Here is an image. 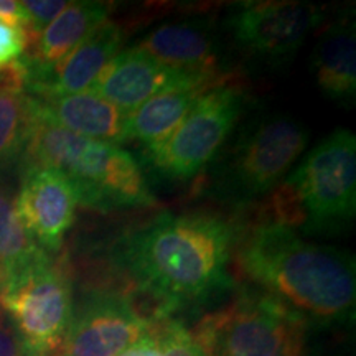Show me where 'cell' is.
I'll return each mask as SVG.
<instances>
[{"instance_id":"obj_27","label":"cell","mask_w":356,"mask_h":356,"mask_svg":"<svg viewBox=\"0 0 356 356\" xmlns=\"http://www.w3.org/2000/svg\"><path fill=\"white\" fill-rule=\"evenodd\" d=\"M26 81V71L22 61H17L10 68L6 71H0V88L2 86H17L25 89Z\"/></svg>"},{"instance_id":"obj_3","label":"cell","mask_w":356,"mask_h":356,"mask_svg":"<svg viewBox=\"0 0 356 356\" xmlns=\"http://www.w3.org/2000/svg\"><path fill=\"white\" fill-rule=\"evenodd\" d=\"M24 168L61 172L73 184L79 207L97 211L149 208L157 203L136 159L122 147L66 131L35 114Z\"/></svg>"},{"instance_id":"obj_19","label":"cell","mask_w":356,"mask_h":356,"mask_svg":"<svg viewBox=\"0 0 356 356\" xmlns=\"http://www.w3.org/2000/svg\"><path fill=\"white\" fill-rule=\"evenodd\" d=\"M32 126V96L17 86L0 88V172L24 159Z\"/></svg>"},{"instance_id":"obj_21","label":"cell","mask_w":356,"mask_h":356,"mask_svg":"<svg viewBox=\"0 0 356 356\" xmlns=\"http://www.w3.org/2000/svg\"><path fill=\"white\" fill-rule=\"evenodd\" d=\"M159 328L162 340L160 356H207L184 323L172 317L162 318L159 322Z\"/></svg>"},{"instance_id":"obj_1","label":"cell","mask_w":356,"mask_h":356,"mask_svg":"<svg viewBox=\"0 0 356 356\" xmlns=\"http://www.w3.org/2000/svg\"><path fill=\"white\" fill-rule=\"evenodd\" d=\"M236 241L233 225L220 216L163 213L124 238L115 262L150 302L152 317L170 318L233 286Z\"/></svg>"},{"instance_id":"obj_23","label":"cell","mask_w":356,"mask_h":356,"mask_svg":"<svg viewBox=\"0 0 356 356\" xmlns=\"http://www.w3.org/2000/svg\"><path fill=\"white\" fill-rule=\"evenodd\" d=\"M29 37L24 26L0 20V71H6L24 58Z\"/></svg>"},{"instance_id":"obj_4","label":"cell","mask_w":356,"mask_h":356,"mask_svg":"<svg viewBox=\"0 0 356 356\" xmlns=\"http://www.w3.org/2000/svg\"><path fill=\"white\" fill-rule=\"evenodd\" d=\"M356 213V139L338 129L269 193L264 218L305 233L348 226Z\"/></svg>"},{"instance_id":"obj_18","label":"cell","mask_w":356,"mask_h":356,"mask_svg":"<svg viewBox=\"0 0 356 356\" xmlns=\"http://www.w3.org/2000/svg\"><path fill=\"white\" fill-rule=\"evenodd\" d=\"M215 84L177 89L149 99L127 115L122 142L137 140L144 144L145 149L165 142L184 122L198 97Z\"/></svg>"},{"instance_id":"obj_22","label":"cell","mask_w":356,"mask_h":356,"mask_svg":"<svg viewBox=\"0 0 356 356\" xmlns=\"http://www.w3.org/2000/svg\"><path fill=\"white\" fill-rule=\"evenodd\" d=\"M68 3L70 2H63V0H25L22 2L26 13L25 32L29 37V43L42 33L65 10Z\"/></svg>"},{"instance_id":"obj_2","label":"cell","mask_w":356,"mask_h":356,"mask_svg":"<svg viewBox=\"0 0 356 356\" xmlns=\"http://www.w3.org/2000/svg\"><path fill=\"white\" fill-rule=\"evenodd\" d=\"M236 273L310 323L348 320L356 300L355 257L261 220L238 238Z\"/></svg>"},{"instance_id":"obj_26","label":"cell","mask_w":356,"mask_h":356,"mask_svg":"<svg viewBox=\"0 0 356 356\" xmlns=\"http://www.w3.org/2000/svg\"><path fill=\"white\" fill-rule=\"evenodd\" d=\"M0 20L10 22V24L26 26V13L22 2L15 0H0Z\"/></svg>"},{"instance_id":"obj_9","label":"cell","mask_w":356,"mask_h":356,"mask_svg":"<svg viewBox=\"0 0 356 356\" xmlns=\"http://www.w3.org/2000/svg\"><path fill=\"white\" fill-rule=\"evenodd\" d=\"M323 8L307 2L269 0L234 8L228 26L234 42L256 60L282 65L299 51L312 30L322 25Z\"/></svg>"},{"instance_id":"obj_20","label":"cell","mask_w":356,"mask_h":356,"mask_svg":"<svg viewBox=\"0 0 356 356\" xmlns=\"http://www.w3.org/2000/svg\"><path fill=\"white\" fill-rule=\"evenodd\" d=\"M47 254L15 211V204L0 188V280L10 277Z\"/></svg>"},{"instance_id":"obj_11","label":"cell","mask_w":356,"mask_h":356,"mask_svg":"<svg viewBox=\"0 0 356 356\" xmlns=\"http://www.w3.org/2000/svg\"><path fill=\"white\" fill-rule=\"evenodd\" d=\"M225 76L190 73L162 65L140 48L119 51L88 91L131 114L152 97L177 89L220 83Z\"/></svg>"},{"instance_id":"obj_13","label":"cell","mask_w":356,"mask_h":356,"mask_svg":"<svg viewBox=\"0 0 356 356\" xmlns=\"http://www.w3.org/2000/svg\"><path fill=\"white\" fill-rule=\"evenodd\" d=\"M124 37L121 24L104 20L60 63L26 83L25 92L33 97H60L88 91L121 50Z\"/></svg>"},{"instance_id":"obj_12","label":"cell","mask_w":356,"mask_h":356,"mask_svg":"<svg viewBox=\"0 0 356 356\" xmlns=\"http://www.w3.org/2000/svg\"><path fill=\"white\" fill-rule=\"evenodd\" d=\"M13 204L35 243L50 254L60 252L79 207L78 193L68 178L53 168L26 167Z\"/></svg>"},{"instance_id":"obj_10","label":"cell","mask_w":356,"mask_h":356,"mask_svg":"<svg viewBox=\"0 0 356 356\" xmlns=\"http://www.w3.org/2000/svg\"><path fill=\"white\" fill-rule=\"evenodd\" d=\"M152 322L126 293L95 292L74 307L55 356H118L139 340Z\"/></svg>"},{"instance_id":"obj_7","label":"cell","mask_w":356,"mask_h":356,"mask_svg":"<svg viewBox=\"0 0 356 356\" xmlns=\"http://www.w3.org/2000/svg\"><path fill=\"white\" fill-rule=\"evenodd\" d=\"M244 101L241 88L229 78L203 92L165 142L145 149L155 170L181 181L203 172L238 124Z\"/></svg>"},{"instance_id":"obj_17","label":"cell","mask_w":356,"mask_h":356,"mask_svg":"<svg viewBox=\"0 0 356 356\" xmlns=\"http://www.w3.org/2000/svg\"><path fill=\"white\" fill-rule=\"evenodd\" d=\"M318 88L332 101L350 106L356 97V30L350 17L323 29L312 58Z\"/></svg>"},{"instance_id":"obj_8","label":"cell","mask_w":356,"mask_h":356,"mask_svg":"<svg viewBox=\"0 0 356 356\" xmlns=\"http://www.w3.org/2000/svg\"><path fill=\"white\" fill-rule=\"evenodd\" d=\"M310 134L286 114L256 119L244 129L225 168L226 190L239 200L269 195L305 152Z\"/></svg>"},{"instance_id":"obj_25","label":"cell","mask_w":356,"mask_h":356,"mask_svg":"<svg viewBox=\"0 0 356 356\" xmlns=\"http://www.w3.org/2000/svg\"><path fill=\"white\" fill-rule=\"evenodd\" d=\"M0 356H29L15 327L2 309H0Z\"/></svg>"},{"instance_id":"obj_16","label":"cell","mask_w":356,"mask_h":356,"mask_svg":"<svg viewBox=\"0 0 356 356\" xmlns=\"http://www.w3.org/2000/svg\"><path fill=\"white\" fill-rule=\"evenodd\" d=\"M137 48L170 68L221 76L216 43L202 22H167L142 38Z\"/></svg>"},{"instance_id":"obj_14","label":"cell","mask_w":356,"mask_h":356,"mask_svg":"<svg viewBox=\"0 0 356 356\" xmlns=\"http://www.w3.org/2000/svg\"><path fill=\"white\" fill-rule=\"evenodd\" d=\"M109 10V3L104 2H70L26 47L20 60L26 71L25 84L42 76L68 56L97 25L108 20Z\"/></svg>"},{"instance_id":"obj_5","label":"cell","mask_w":356,"mask_h":356,"mask_svg":"<svg viewBox=\"0 0 356 356\" xmlns=\"http://www.w3.org/2000/svg\"><path fill=\"white\" fill-rule=\"evenodd\" d=\"M309 322L262 292L210 312L191 335L207 356H304Z\"/></svg>"},{"instance_id":"obj_24","label":"cell","mask_w":356,"mask_h":356,"mask_svg":"<svg viewBox=\"0 0 356 356\" xmlns=\"http://www.w3.org/2000/svg\"><path fill=\"white\" fill-rule=\"evenodd\" d=\"M160 320L162 318L154 320L149 330L118 356H160V353H162V340H160L159 328Z\"/></svg>"},{"instance_id":"obj_15","label":"cell","mask_w":356,"mask_h":356,"mask_svg":"<svg viewBox=\"0 0 356 356\" xmlns=\"http://www.w3.org/2000/svg\"><path fill=\"white\" fill-rule=\"evenodd\" d=\"M35 114L92 140L121 144L127 115L91 91L60 97H33Z\"/></svg>"},{"instance_id":"obj_6","label":"cell","mask_w":356,"mask_h":356,"mask_svg":"<svg viewBox=\"0 0 356 356\" xmlns=\"http://www.w3.org/2000/svg\"><path fill=\"white\" fill-rule=\"evenodd\" d=\"M0 309L10 318L29 356H55L73 318L74 300L66 257L47 252L0 280Z\"/></svg>"}]
</instances>
